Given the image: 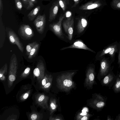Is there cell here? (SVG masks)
Masks as SVG:
<instances>
[{"label": "cell", "mask_w": 120, "mask_h": 120, "mask_svg": "<svg viewBox=\"0 0 120 120\" xmlns=\"http://www.w3.org/2000/svg\"><path fill=\"white\" fill-rule=\"evenodd\" d=\"M59 6L58 0L52 4L50 9L49 21L51 22L55 18L58 12Z\"/></svg>", "instance_id": "5bb4252c"}, {"label": "cell", "mask_w": 120, "mask_h": 120, "mask_svg": "<svg viewBox=\"0 0 120 120\" xmlns=\"http://www.w3.org/2000/svg\"><path fill=\"white\" fill-rule=\"evenodd\" d=\"M18 68L17 58L15 55L13 54L11 57L9 66L8 81V86L9 88L12 86L15 80Z\"/></svg>", "instance_id": "3957f363"}, {"label": "cell", "mask_w": 120, "mask_h": 120, "mask_svg": "<svg viewBox=\"0 0 120 120\" xmlns=\"http://www.w3.org/2000/svg\"><path fill=\"white\" fill-rule=\"evenodd\" d=\"M30 68L27 67L21 75V77L25 78L29 74L30 71Z\"/></svg>", "instance_id": "4dcf8cb0"}, {"label": "cell", "mask_w": 120, "mask_h": 120, "mask_svg": "<svg viewBox=\"0 0 120 120\" xmlns=\"http://www.w3.org/2000/svg\"><path fill=\"white\" fill-rule=\"evenodd\" d=\"M16 7L18 10L21 11L22 8V5L20 0H15Z\"/></svg>", "instance_id": "f546056e"}, {"label": "cell", "mask_w": 120, "mask_h": 120, "mask_svg": "<svg viewBox=\"0 0 120 120\" xmlns=\"http://www.w3.org/2000/svg\"><path fill=\"white\" fill-rule=\"evenodd\" d=\"M74 23L73 18L70 17L64 21L62 24L64 30L70 40H72L73 35Z\"/></svg>", "instance_id": "ba28073f"}, {"label": "cell", "mask_w": 120, "mask_h": 120, "mask_svg": "<svg viewBox=\"0 0 120 120\" xmlns=\"http://www.w3.org/2000/svg\"><path fill=\"white\" fill-rule=\"evenodd\" d=\"M6 31L10 43L12 44L16 45L21 52H22L24 50L23 45L15 33L8 28H6Z\"/></svg>", "instance_id": "5b68a950"}, {"label": "cell", "mask_w": 120, "mask_h": 120, "mask_svg": "<svg viewBox=\"0 0 120 120\" xmlns=\"http://www.w3.org/2000/svg\"><path fill=\"white\" fill-rule=\"evenodd\" d=\"M88 24V22L85 18L82 17L79 20L77 25V30L78 33H82Z\"/></svg>", "instance_id": "2e32d148"}, {"label": "cell", "mask_w": 120, "mask_h": 120, "mask_svg": "<svg viewBox=\"0 0 120 120\" xmlns=\"http://www.w3.org/2000/svg\"><path fill=\"white\" fill-rule=\"evenodd\" d=\"M41 118V115L36 112H32L29 116V119L30 120H41L42 119Z\"/></svg>", "instance_id": "484cf974"}, {"label": "cell", "mask_w": 120, "mask_h": 120, "mask_svg": "<svg viewBox=\"0 0 120 120\" xmlns=\"http://www.w3.org/2000/svg\"><path fill=\"white\" fill-rule=\"evenodd\" d=\"M74 2V4L72 7V8L75 7L78 4L80 0H73Z\"/></svg>", "instance_id": "8d00e7d4"}, {"label": "cell", "mask_w": 120, "mask_h": 120, "mask_svg": "<svg viewBox=\"0 0 120 120\" xmlns=\"http://www.w3.org/2000/svg\"><path fill=\"white\" fill-rule=\"evenodd\" d=\"M107 120H113V119L112 118H111V116L109 115H108L107 117Z\"/></svg>", "instance_id": "b9f144b4"}, {"label": "cell", "mask_w": 120, "mask_h": 120, "mask_svg": "<svg viewBox=\"0 0 120 120\" xmlns=\"http://www.w3.org/2000/svg\"><path fill=\"white\" fill-rule=\"evenodd\" d=\"M38 42L36 41L33 42L28 44L26 47V54L28 56L29 55L32 49Z\"/></svg>", "instance_id": "4316f807"}, {"label": "cell", "mask_w": 120, "mask_h": 120, "mask_svg": "<svg viewBox=\"0 0 120 120\" xmlns=\"http://www.w3.org/2000/svg\"><path fill=\"white\" fill-rule=\"evenodd\" d=\"M102 4L99 1H96L94 2H88L82 5L79 9L80 10H88L98 8L101 6Z\"/></svg>", "instance_id": "9a60e30c"}, {"label": "cell", "mask_w": 120, "mask_h": 120, "mask_svg": "<svg viewBox=\"0 0 120 120\" xmlns=\"http://www.w3.org/2000/svg\"><path fill=\"white\" fill-rule=\"evenodd\" d=\"M65 17L64 14L61 15L57 22L50 24L49 25L50 29L57 36L62 38H64V35L62 32L61 24Z\"/></svg>", "instance_id": "8992f818"}, {"label": "cell", "mask_w": 120, "mask_h": 120, "mask_svg": "<svg viewBox=\"0 0 120 120\" xmlns=\"http://www.w3.org/2000/svg\"><path fill=\"white\" fill-rule=\"evenodd\" d=\"M8 66L5 64L0 70V79L1 81H4L6 79V75L7 73Z\"/></svg>", "instance_id": "ffe728a7"}, {"label": "cell", "mask_w": 120, "mask_h": 120, "mask_svg": "<svg viewBox=\"0 0 120 120\" xmlns=\"http://www.w3.org/2000/svg\"><path fill=\"white\" fill-rule=\"evenodd\" d=\"M24 4H27L28 3L29 0H22Z\"/></svg>", "instance_id": "60d3db41"}, {"label": "cell", "mask_w": 120, "mask_h": 120, "mask_svg": "<svg viewBox=\"0 0 120 120\" xmlns=\"http://www.w3.org/2000/svg\"><path fill=\"white\" fill-rule=\"evenodd\" d=\"M52 79V77L51 75L46 74L39 83L40 88H41L45 85L48 82Z\"/></svg>", "instance_id": "603a6c76"}, {"label": "cell", "mask_w": 120, "mask_h": 120, "mask_svg": "<svg viewBox=\"0 0 120 120\" xmlns=\"http://www.w3.org/2000/svg\"><path fill=\"white\" fill-rule=\"evenodd\" d=\"M30 93V92H27L25 93L21 97V99L22 100H24L26 99L28 97Z\"/></svg>", "instance_id": "d590c367"}, {"label": "cell", "mask_w": 120, "mask_h": 120, "mask_svg": "<svg viewBox=\"0 0 120 120\" xmlns=\"http://www.w3.org/2000/svg\"><path fill=\"white\" fill-rule=\"evenodd\" d=\"M60 6L64 11H65L66 8V3L64 0H58Z\"/></svg>", "instance_id": "1f68e13d"}, {"label": "cell", "mask_w": 120, "mask_h": 120, "mask_svg": "<svg viewBox=\"0 0 120 120\" xmlns=\"http://www.w3.org/2000/svg\"><path fill=\"white\" fill-rule=\"evenodd\" d=\"M69 48H76L88 50L94 53L95 52L93 50L88 48L81 40H78L75 41L72 45L69 46L63 47L61 50Z\"/></svg>", "instance_id": "4fadbf2b"}, {"label": "cell", "mask_w": 120, "mask_h": 120, "mask_svg": "<svg viewBox=\"0 0 120 120\" xmlns=\"http://www.w3.org/2000/svg\"><path fill=\"white\" fill-rule=\"evenodd\" d=\"M52 79L48 82L45 85L41 88V89L44 90H48L51 86Z\"/></svg>", "instance_id": "d6a6232c"}, {"label": "cell", "mask_w": 120, "mask_h": 120, "mask_svg": "<svg viewBox=\"0 0 120 120\" xmlns=\"http://www.w3.org/2000/svg\"><path fill=\"white\" fill-rule=\"evenodd\" d=\"M38 0H29L28 6L26 8L27 10L31 9L34 6L37 2Z\"/></svg>", "instance_id": "f1b7e54d"}, {"label": "cell", "mask_w": 120, "mask_h": 120, "mask_svg": "<svg viewBox=\"0 0 120 120\" xmlns=\"http://www.w3.org/2000/svg\"><path fill=\"white\" fill-rule=\"evenodd\" d=\"M87 116H85L82 117L81 118V120H87L88 117Z\"/></svg>", "instance_id": "74e56055"}, {"label": "cell", "mask_w": 120, "mask_h": 120, "mask_svg": "<svg viewBox=\"0 0 120 120\" xmlns=\"http://www.w3.org/2000/svg\"><path fill=\"white\" fill-rule=\"evenodd\" d=\"M62 80L61 84L64 87L68 88L72 86L73 82L70 79L67 77L65 78Z\"/></svg>", "instance_id": "cb8c5ba5"}, {"label": "cell", "mask_w": 120, "mask_h": 120, "mask_svg": "<svg viewBox=\"0 0 120 120\" xmlns=\"http://www.w3.org/2000/svg\"><path fill=\"white\" fill-rule=\"evenodd\" d=\"M112 89L114 92L115 93H117L120 92V79L117 76L113 86Z\"/></svg>", "instance_id": "7402d4cb"}, {"label": "cell", "mask_w": 120, "mask_h": 120, "mask_svg": "<svg viewBox=\"0 0 120 120\" xmlns=\"http://www.w3.org/2000/svg\"><path fill=\"white\" fill-rule=\"evenodd\" d=\"M0 48H2L4 44L5 38V30L3 31L5 29L3 23L2 16L0 17Z\"/></svg>", "instance_id": "e0dca14e"}, {"label": "cell", "mask_w": 120, "mask_h": 120, "mask_svg": "<svg viewBox=\"0 0 120 120\" xmlns=\"http://www.w3.org/2000/svg\"><path fill=\"white\" fill-rule=\"evenodd\" d=\"M94 101V106L96 109L101 110L106 105L107 97L96 94Z\"/></svg>", "instance_id": "8fae6325"}, {"label": "cell", "mask_w": 120, "mask_h": 120, "mask_svg": "<svg viewBox=\"0 0 120 120\" xmlns=\"http://www.w3.org/2000/svg\"><path fill=\"white\" fill-rule=\"evenodd\" d=\"M82 112L80 114V115L82 116H85V115H86L87 114V113H86L87 112Z\"/></svg>", "instance_id": "ab89813d"}, {"label": "cell", "mask_w": 120, "mask_h": 120, "mask_svg": "<svg viewBox=\"0 0 120 120\" xmlns=\"http://www.w3.org/2000/svg\"><path fill=\"white\" fill-rule=\"evenodd\" d=\"M117 64L118 65V68H120V42H119V48L118 53Z\"/></svg>", "instance_id": "836d02e7"}, {"label": "cell", "mask_w": 120, "mask_h": 120, "mask_svg": "<svg viewBox=\"0 0 120 120\" xmlns=\"http://www.w3.org/2000/svg\"><path fill=\"white\" fill-rule=\"evenodd\" d=\"M39 45V44L37 43L34 46L28 56V58L29 59H32L36 56L38 50Z\"/></svg>", "instance_id": "44dd1931"}, {"label": "cell", "mask_w": 120, "mask_h": 120, "mask_svg": "<svg viewBox=\"0 0 120 120\" xmlns=\"http://www.w3.org/2000/svg\"><path fill=\"white\" fill-rule=\"evenodd\" d=\"M118 48L119 42L117 41L109 45L97 53L96 56V59L100 61L102 58L107 54L109 56L110 60L113 62L115 61L116 54L118 53Z\"/></svg>", "instance_id": "6da1fadb"}, {"label": "cell", "mask_w": 120, "mask_h": 120, "mask_svg": "<svg viewBox=\"0 0 120 120\" xmlns=\"http://www.w3.org/2000/svg\"><path fill=\"white\" fill-rule=\"evenodd\" d=\"M115 120H120V114H118L116 116Z\"/></svg>", "instance_id": "f35d334b"}, {"label": "cell", "mask_w": 120, "mask_h": 120, "mask_svg": "<svg viewBox=\"0 0 120 120\" xmlns=\"http://www.w3.org/2000/svg\"><path fill=\"white\" fill-rule=\"evenodd\" d=\"M117 75V76L120 79V72Z\"/></svg>", "instance_id": "7bdbcfd3"}, {"label": "cell", "mask_w": 120, "mask_h": 120, "mask_svg": "<svg viewBox=\"0 0 120 120\" xmlns=\"http://www.w3.org/2000/svg\"><path fill=\"white\" fill-rule=\"evenodd\" d=\"M18 33L21 38L25 40L31 39L34 35L32 29L28 24L21 25L18 29Z\"/></svg>", "instance_id": "277c9868"}, {"label": "cell", "mask_w": 120, "mask_h": 120, "mask_svg": "<svg viewBox=\"0 0 120 120\" xmlns=\"http://www.w3.org/2000/svg\"><path fill=\"white\" fill-rule=\"evenodd\" d=\"M111 5L115 9H120V0H112Z\"/></svg>", "instance_id": "83f0119b"}, {"label": "cell", "mask_w": 120, "mask_h": 120, "mask_svg": "<svg viewBox=\"0 0 120 120\" xmlns=\"http://www.w3.org/2000/svg\"><path fill=\"white\" fill-rule=\"evenodd\" d=\"M112 70L101 80V85L103 86L108 87L110 89L113 85L117 77Z\"/></svg>", "instance_id": "9c48e42d"}, {"label": "cell", "mask_w": 120, "mask_h": 120, "mask_svg": "<svg viewBox=\"0 0 120 120\" xmlns=\"http://www.w3.org/2000/svg\"><path fill=\"white\" fill-rule=\"evenodd\" d=\"M3 9L2 0H0V17L2 16Z\"/></svg>", "instance_id": "e575fe53"}, {"label": "cell", "mask_w": 120, "mask_h": 120, "mask_svg": "<svg viewBox=\"0 0 120 120\" xmlns=\"http://www.w3.org/2000/svg\"><path fill=\"white\" fill-rule=\"evenodd\" d=\"M87 79L90 83L93 84L95 81V69L94 68L90 67L87 72Z\"/></svg>", "instance_id": "d6986e66"}, {"label": "cell", "mask_w": 120, "mask_h": 120, "mask_svg": "<svg viewBox=\"0 0 120 120\" xmlns=\"http://www.w3.org/2000/svg\"><path fill=\"white\" fill-rule=\"evenodd\" d=\"M45 68L43 61L40 60L38 62L36 68L33 71L34 75L37 78L40 83L45 75Z\"/></svg>", "instance_id": "30bf717a"}, {"label": "cell", "mask_w": 120, "mask_h": 120, "mask_svg": "<svg viewBox=\"0 0 120 120\" xmlns=\"http://www.w3.org/2000/svg\"><path fill=\"white\" fill-rule=\"evenodd\" d=\"M100 67L98 75L99 80L106 75L114 67L111 66L113 63L109 57H103L100 60Z\"/></svg>", "instance_id": "7a4b0ae2"}, {"label": "cell", "mask_w": 120, "mask_h": 120, "mask_svg": "<svg viewBox=\"0 0 120 120\" xmlns=\"http://www.w3.org/2000/svg\"><path fill=\"white\" fill-rule=\"evenodd\" d=\"M46 23V15L45 14L42 15H39L34 19L33 23L39 33L42 34L43 33Z\"/></svg>", "instance_id": "52a82bcc"}, {"label": "cell", "mask_w": 120, "mask_h": 120, "mask_svg": "<svg viewBox=\"0 0 120 120\" xmlns=\"http://www.w3.org/2000/svg\"><path fill=\"white\" fill-rule=\"evenodd\" d=\"M35 102L37 104L43 109L48 108V104L49 97L44 94H38L35 96Z\"/></svg>", "instance_id": "7c38bea8"}, {"label": "cell", "mask_w": 120, "mask_h": 120, "mask_svg": "<svg viewBox=\"0 0 120 120\" xmlns=\"http://www.w3.org/2000/svg\"><path fill=\"white\" fill-rule=\"evenodd\" d=\"M57 107L55 100L54 99H50L49 107L50 115L55 110Z\"/></svg>", "instance_id": "d4e9b609"}, {"label": "cell", "mask_w": 120, "mask_h": 120, "mask_svg": "<svg viewBox=\"0 0 120 120\" xmlns=\"http://www.w3.org/2000/svg\"><path fill=\"white\" fill-rule=\"evenodd\" d=\"M40 8V6H38L28 14L27 17L30 21H33L35 19L39 12Z\"/></svg>", "instance_id": "ac0fdd59"}]
</instances>
